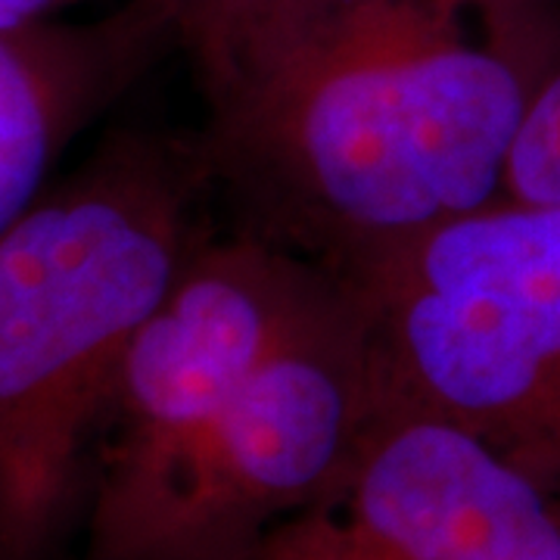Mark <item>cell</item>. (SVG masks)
Wrapping results in <instances>:
<instances>
[{"label":"cell","instance_id":"obj_1","mask_svg":"<svg viewBox=\"0 0 560 560\" xmlns=\"http://www.w3.org/2000/svg\"><path fill=\"white\" fill-rule=\"evenodd\" d=\"M237 224L349 271L504 200L523 0H175Z\"/></svg>","mask_w":560,"mask_h":560},{"label":"cell","instance_id":"obj_2","mask_svg":"<svg viewBox=\"0 0 560 560\" xmlns=\"http://www.w3.org/2000/svg\"><path fill=\"white\" fill-rule=\"evenodd\" d=\"M197 135L116 128L0 234V560H72L128 349L215 234Z\"/></svg>","mask_w":560,"mask_h":560},{"label":"cell","instance_id":"obj_3","mask_svg":"<svg viewBox=\"0 0 560 560\" xmlns=\"http://www.w3.org/2000/svg\"><path fill=\"white\" fill-rule=\"evenodd\" d=\"M340 278L386 401L455 423L560 501V209L499 200Z\"/></svg>","mask_w":560,"mask_h":560},{"label":"cell","instance_id":"obj_4","mask_svg":"<svg viewBox=\"0 0 560 560\" xmlns=\"http://www.w3.org/2000/svg\"><path fill=\"white\" fill-rule=\"evenodd\" d=\"M327 280L241 224L194 249L121 364L72 560H147L228 405Z\"/></svg>","mask_w":560,"mask_h":560},{"label":"cell","instance_id":"obj_5","mask_svg":"<svg viewBox=\"0 0 560 560\" xmlns=\"http://www.w3.org/2000/svg\"><path fill=\"white\" fill-rule=\"evenodd\" d=\"M383 408L371 320L330 271L228 405L147 560H243L340 477Z\"/></svg>","mask_w":560,"mask_h":560},{"label":"cell","instance_id":"obj_6","mask_svg":"<svg viewBox=\"0 0 560 560\" xmlns=\"http://www.w3.org/2000/svg\"><path fill=\"white\" fill-rule=\"evenodd\" d=\"M243 560H560V501L455 423L386 401L340 477Z\"/></svg>","mask_w":560,"mask_h":560},{"label":"cell","instance_id":"obj_7","mask_svg":"<svg viewBox=\"0 0 560 560\" xmlns=\"http://www.w3.org/2000/svg\"><path fill=\"white\" fill-rule=\"evenodd\" d=\"M168 50H178L175 0H119L91 20L0 32V234Z\"/></svg>","mask_w":560,"mask_h":560},{"label":"cell","instance_id":"obj_8","mask_svg":"<svg viewBox=\"0 0 560 560\" xmlns=\"http://www.w3.org/2000/svg\"><path fill=\"white\" fill-rule=\"evenodd\" d=\"M529 101L504 175V200L560 209V3L523 0Z\"/></svg>","mask_w":560,"mask_h":560},{"label":"cell","instance_id":"obj_9","mask_svg":"<svg viewBox=\"0 0 560 560\" xmlns=\"http://www.w3.org/2000/svg\"><path fill=\"white\" fill-rule=\"evenodd\" d=\"M84 3L94 0H0V32L62 20L72 7H84Z\"/></svg>","mask_w":560,"mask_h":560},{"label":"cell","instance_id":"obj_10","mask_svg":"<svg viewBox=\"0 0 560 560\" xmlns=\"http://www.w3.org/2000/svg\"><path fill=\"white\" fill-rule=\"evenodd\" d=\"M551 3H560V0H551Z\"/></svg>","mask_w":560,"mask_h":560}]
</instances>
